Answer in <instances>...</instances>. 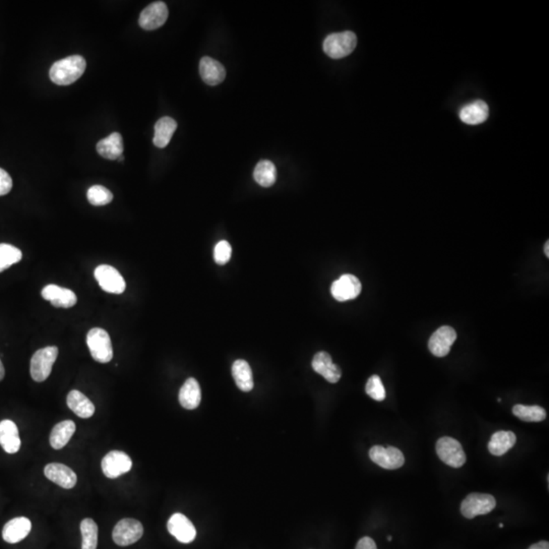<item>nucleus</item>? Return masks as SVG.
<instances>
[{
	"label": "nucleus",
	"mask_w": 549,
	"mask_h": 549,
	"mask_svg": "<svg viewBox=\"0 0 549 549\" xmlns=\"http://www.w3.org/2000/svg\"><path fill=\"white\" fill-rule=\"evenodd\" d=\"M13 188V179L8 172L0 168V197L8 195Z\"/></svg>",
	"instance_id": "c9c22d12"
},
{
	"label": "nucleus",
	"mask_w": 549,
	"mask_h": 549,
	"mask_svg": "<svg viewBox=\"0 0 549 549\" xmlns=\"http://www.w3.org/2000/svg\"><path fill=\"white\" fill-rule=\"evenodd\" d=\"M528 549H549V543L548 541H540L533 544Z\"/></svg>",
	"instance_id": "4c0bfd02"
},
{
	"label": "nucleus",
	"mask_w": 549,
	"mask_h": 549,
	"mask_svg": "<svg viewBox=\"0 0 549 549\" xmlns=\"http://www.w3.org/2000/svg\"><path fill=\"white\" fill-rule=\"evenodd\" d=\"M87 67L85 59L81 55H72L56 61L50 69V80L58 85H69L79 80Z\"/></svg>",
	"instance_id": "f257e3e1"
},
{
	"label": "nucleus",
	"mask_w": 549,
	"mask_h": 549,
	"mask_svg": "<svg viewBox=\"0 0 549 549\" xmlns=\"http://www.w3.org/2000/svg\"><path fill=\"white\" fill-rule=\"evenodd\" d=\"M97 151L105 159L117 160L124 154V138L120 133H113L97 144Z\"/></svg>",
	"instance_id": "412c9836"
},
{
	"label": "nucleus",
	"mask_w": 549,
	"mask_h": 549,
	"mask_svg": "<svg viewBox=\"0 0 549 549\" xmlns=\"http://www.w3.org/2000/svg\"><path fill=\"white\" fill-rule=\"evenodd\" d=\"M82 549H97L98 546V526L94 520L83 519L81 523Z\"/></svg>",
	"instance_id": "7c9ffc66"
},
{
	"label": "nucleus",
	"mask_w": 549,
	"mask_h": 549,
	"mask_svg": "<svg viewBox=\"0 0 549 549\" xmlns=\"http://www.w3.org/2000/svg\"><path fill=\"white\" fill-rule=\"evenodd\" d=\"M44 474L48 480L65 489H74L78 481L76 474L67 465L60 463H50L44 469Z\"/></svg>",
	"instance_id": "2eb2a0df"
},
{
	"label": "nucleus",
	"mask_w": 549,
	"mask_h": 549,
	"mask_svg": "<svg viewBox=\"0 0 549 549\" xmlns=\"http://www.w3.org/2000/svg\"><path fill=\"white\" fill-rule=\"evenodd\" d=\"M4 375H6V370H4L3 364H2L1 360H0V382L3 379Z\"/></svg>",
	"instance_id": "58836bf2"
},
{
	"label": "nucleus",
	"mask_w": 549,
	"mask_h": 549,
	"mask_svg": "<svg viewBox=\"0 0 549 549\" xmlns=\"http://www.w3.org/2000/svg\"><path fill=\"white\" fill-rule=\"evenodd\" d=\"M22 258L23 254L19 248L6 243H0V273L21 261Z\"/></svg>",
	"instance_id": "2f4dec72"
},
{
	"label": "nucleus",
	"mask_w": 549,
	"mask_h": 549,
	"mask_svg": "<svg viewBox=\"0 0 549 549\" xmlns=\"http://www.w3.org/2000/svg\"><path fill=\"white\" fill-rule=\"evenodd\" d=\"M67 402L69 409L81 418H90L95 413V406L91 400L80 391L74 390L69 392Z\"/></svg>",
	"instance_id": "b1692460"
},
{
	"label": "nucleus",
	"mask_w": 549,
	"mask_h": 549,
	"mask_svg": "<svg viewBox=\"0 0 549 549\" xmlns=\"http://www.w3.org/2000/svg\"><path fill=\"white\" fill-rule=\"evenodd\" d=\"M42 296L44 300L51 302L54 306L63 309H69L78 302L76 294L72 290L54 284L47 285L42 290Z\"/></svg>",
	"instance_id": "f3484780"
},
{
	"label": "nucleus",
	"mask_w": 549,
	"mask_h": 549,
	"mask_svg": "<svg viewBox=\"0 0 549 549\" xmlns=\"http://www.w3.org/2000/svg\"><path fill=\"white\" fill-rule=\"evenodd\" d=\"M199 74L206 85H217L225 80L226 70L219 61L206 56L199 63Z\"/></svg>",
	"instance_id": "aec40b11"
},
{
	"label": "nucleus",
	"mask_w": 549,
	"mask_h": 549,
	"mask_svg": "<svg viewBox=\"0 0 549 549\" xmlns=\"http://www.w3.org/2000/svg\"><path fill=\"white\" fill-rule=\"evenodd\" d=\"M22 441L19 429L14 421L2 420L0 423V445L8 454H15L21 449Z\"/></svg>",
	"instance_id": "6ab92c4d"
},
{
	"label": "nucleus",
	"mask_w": 549,
	"mask_h": 549,
	"mask_svg": "<svg viewBox=\"0 0 549 549\" xmlns=\"http://www.w3.org/2000/svg\"><path fill=\"white\" fill-rule=\"evenodd\" d=\"M202 401L201 386L197 379L190 377L180 388L179 403L188 410L197 409Z\"/></svg>",
	"instance_id": "4be33fe9"
},
{
	"label": "nucleus",
	"mask_w": 549,
	"mask_h": 549,
	"mask_svg": "<svg viewBox=\"0 0 549 549\" xmlns=\"http://www.w3.org/2000/svg\"><path fill=\"white\" fill-rule=\"evenodd\" d=\"M31 529H32V523L28 518H15L4 525L2 529V538L8 543H17L30 534Z\"/></svg>",
	"instance_id": "a211bd4d"
},
{
	"label": "nucleus",
	"mask_w": 549,
	"mask_h": 549,
	"mask_svg": "<svg viewBox=\"0 0 549 549\" xmlns=\"http://www.w3.org/2000/svg\"><path fill=\"white\" fill-rule=\"evenodd\" d=\"M366 392L370 398L375 401H384L386 399V390L383 382L379 375H372L370 377L366 386Z\"/></svg>",
	"instance_id": "72a5a7b5"
},
{
	"label": "nucleus",
	"mask_w": 549,
	"mask_h": 549,
	"mask_svg": "<svg viewBox=\"0 0 549 549\" xmlns=\"http://www.w3.org/2000/svg\"><path fill=\"white\" fill-rule=\"evenodd\" d=\"M544 254H546V256H549V243L546 241V247H544Z\"/></svg>",
	"instance_id": "ea45409f"
},
{
	"label": "nucleus",
	"mask_w": 549,
	"mask_h": 549,
	"mask_svg": "<svg viewBox=\"0 0 549 549\" xmlns=\"http://www.w3.org/2000/svg\"><path fill=\"white\" fill-rule=\"evenodd\" d=\"M370 458L375 464L388 470L399 469L405 463L403 453L395 447L375 445L370 449Z\"/></svg>",
	"instance_id": "9d476101"
},
{
	"label": "nucleus",
	"mask_w": 549,
	"mask_h": 549,
	"mask_svg": "<svg viewBox=\"0 0 549 549\" xmlns=\"http://www.w3.org/2000/svg\"><path fill=\"white\" fill-rule=\"evenodd\" d=\"M355 549H377V544L370 537H363L358 541Z\"/></svg>",
	"instance_id": "e433bc0d"
},
{
	"label": "nucleus",
	"mask_w": 549,
	"mask_h": 549,
	"mask_svg": "<svg viewBox=\"0 0 549 549\" xmlns=\"http://www.w3.org/2000/svg\"><path fill=\"white\" fill-rule=\"evenodd\" d=\"M168 15V8L164 2H153L140 13L138 24L144 30H156L166 23Z\"/></svg>",
	"instance_id": "f8f14e48"
},
{
	"label": "nucleus",
	"mask_w": 549,
	"mask_h": 549,
	"mask_svg": "<svg viewBox=\"0 0 549 549\" xmlns=\"http://www.w3.org/2000/svg\"><path fill=\"white\" fill-rule=\"evenodd\" d=\"M232 248L228 241L222 240L217 243L214 250L215 261L220 265H226L231 258Z\"/></svg>",
	"instance_id": "f704fd0d"
},
{
	"label": "nucleus",
	"mask_w": 549,
	"mask_h": 549,
	"mask_svg": "<svg viewBox=\"0 0 549 549\" xmlns=\"http://www.w3.org/2000/svg\"><path fill=\"white\" fill-rule=\"evenodd\" d=\"M87 344L92 357L100 363H108L113 358L111 339L105 329H90L87 335Z\"/></svg>",
	"instance_id": "20e7f679"
},
{
	"label": "nucleus",
	"mask_w": 549,
	"mask_h": 549,
	"mask_svg": "<svg viewBox=\"0 0 549 549\" xmlns=\"http://www.w3.org/2000/svg\"><path fill=\"white\" fill-rule=\"evenodd\" d=\"M167 528L169 533L174 536L181 543H190L195 539L197 530L190 520L182 514L177 513L171 516Z\"/></svg>",
	"instance_id": "4468645a"
},
{
	"label": "nucleus",
	"mask_w": 549,
	"mask_h": 549,
	"mask_svg": "<svg viewBox=\"0 0 549 549\" xmlns=\"http://www.w3.org/2000/svg\"><path fill=\"white\" fill-rule=\"evenodd\" d=\"M87 197L91 205L102 206L111 203L112 199H113V195L105 186H93L88 190Z\"/></svg>",
	"instance_id": "473e14b6"
},
{
	"label": "nucleus",
	"mask_w": 549,
	"mask_h": 549,
	"mask_svg": "<svg viewBox=\"0 0 549 549\" xmlns=\"http://www.w3.org/2000/svg\"><path fill=\"white\" fill-rule=\"evenodd\" d=\"M513 414L526 423H540L546 418V411L540 406L518 404L513 407Z\"/></svg>",
	"instance_id": "c756f323"
},
{
	"label": "nucleus",
	"mask_w": 549,
	"mask_h": 549,
	"mask_svg": "<svg viewBox=\"0 0 549 549\" xmlns=\"http://www.w3.org/2000/svg\"><path fill=\"white\" fill-rule=\"evenodd\" d=\"M232 375L237 386L243 392H250L254 388V377L249 364L245 360L238 359L232 366Z\"/></svg>",
	"instance_id": "cd10ccee"
},
{
	"label": "nucleus",
	"mask_w": 549,
	"mask_h": 549,
	"mask_svg": "<svg viewBox=\"0 0 549 549\" xmlns=\"http://www.w3.org/2000/svg\"><path fill=\"white\" fill-rule=\"evenodd\" d=\"M489 108L484 101H475L463 107L460 111V118L463 122L469 125L482 124L489 118Z\"/></svg>",
	"instance_id": "5701e85b"
},
{
	"label": "nucleus",
	"mask_w": 549,
	"mask_h": 549,
	"mask_svg": "<svg viewBox=\"0 0 549 549\" xmlns=\"http://www.w3.org/2000/svg\"><path fill=\"white\" fill-rule=\"evenodd\" d=\"M58 357V348L55 346L39 349L31 359V375L37 383H42L49 377L54 362Z\"/></svg>",
	"instance_id": "7ed1b4c3"
},
{
	"label": "nucleus",
	"mask_w": 549,
	"mask_h": 549,
	"mask_svg": "<svg viewBox=\"0 0 549 549\" xmlns=\"http://www.w3.org/2000/svg\"><path fill=\"white\" fill-rule=\"evenodd\" d=\"M103 473L110 480H115L131 471L133 461L129 454L122 451H111L103 458L101 463Z\"/></svg>",
	"instance_id": "6e6552de"
},
{
	"label": "nucleus",
	"mask_w": 549,
	"mask_h": 549,
	"mask_svg": "<svg viewBox=\"0 0 549 549\" xmlns=\"http://www.w3.org/2000/svg\"><path fill=\"white\" fill-rule=\"evenodd\" d=\"M254 180L263 188L273 186L277 179V170L274 165L269 160L259 162L254 172Z\"/></svg>",
	"instance_id": "c85d7f7f"
},
{
	"label": "nucleus",
	"mask_w": 549,
	"mask_h": 549,
	"mask_svg": "<svg viewBox=\"0 0 549 549\" xmlns=\"http://www.w3.org/2000/svg\"><path fill=\"white\" fill-rule=\"evenodd\" d=\"M388 541H392V540H393L392 536H388Z\"/></svg>",
	"instance_id": "79ce46f5"
},
{
	"label": "nucleus",
	"mask_w": 549,
	"mask_h": 549,
	"mask_svg": "<svg viewBox=\"0 0 549 549\" xmlns=\"http://www.w3.org/2000/svg\"><path fill=\"white\" fill-rule=\"evenodd\" d=\"M357 45V35L350 31L329 35L324 41L325 54L334 59L343 58L354 51Z\"/></svg>",
	"instance_id": "f03ea898"
},
{
	"label": "nucleus",
	"mask_w": 549,
	"mask_h": 549,
	"mask_svg": "<svg viewBox=\"0 0 549 549\" xmlns=\"http://www.w3.org/2000/svg\"><path fill=\"white\" fill-rule=\"evenodd\" d=\"M177 129V122L173 118L165 116L161 120H158L155 124V136H154L153 142L158 148L163 149L168 146L173 133Z\"/></svg>",
	"instance_id": "393cba45"
},
{
	"label": "nucleus",
	"mask_w": 549,
	"mask_h": 549,
	"mask_svg": "<svg viewBox=\"0 0 549 549\" xmlns=\"http://www.w3.org/2000/svg\"><path fill=\"white\" fill-rule=\"evenodd\" d=\"M144 534L142 523L136 519H122L114 527L112 537L120 546H129L136 543Z\"/></svg>",
	"instance_id": "0eeeda50"
},
{
	"label": "nucleus",
	"mask_w": 549,
	"mask_h": 549,
	"mask_svg": "<svg viewBox=\"0 0 549 549\" xmlns=\"http://www.w3.org/2000/svg\"><path fill=\"white\" fill-rule=\"evenodd\" d=\"M495 506V498L491 494L470 493L461 505V513L467 519H473L476 516L491 513Z\"/></svg>",
	"instance_id": "423d86ee"
},
{
	"label": "nucleus",
	"mask_w": 549,
	"mask_h": 549,
	"mask_svg": "<svg viewBox=\"0 0 549 549\" xmlns=\"http://www.w3.org/2000/svg\"><path fill=\"white\" fill-rule=\"evenodd\" d=\"M516 441L517 438L513 432L500 430L491 436L489 443V451L493 456H502L515 445Z\"/></svg>",
	"instance_id": "bb28decb"
},
{
	"label": "nucleus",
	"mask_w": 549,
	"mask_h": 549,
	"mask_svg": "<svg viewBox=\"0 0 549 549\" xmlns=\"http://www.w3.org/2000/svg\"><path fill=\"white\" fill-rule=\"evenodd\" d=\"M457 339L456 331L452 327L443 326L434 331L428 342V349L436 357H445L451 351Z\"/></svg>",
	"instance_id": "ddd939ff"
},
{
	"label": "nucleus",
	"mask_w": 549,
	"mask_h": 549,
	"mask_svg": "<svg viewBox=\"0 0 549 549\" xmlns=\"http://www.w3.org/2000/svg\"><path fill=\"white\" fill-rule=\"evenodd\" d=\"M74 432H76V423L74 421L65 420L57 423L50 434V445L55 450L63 449L69 443Z\"/></svg>",
	"instance_id": "a878e982"
},
{
	"label": "nucleus",
	"mask_w": 549,
	"mask_h": 549,
	"mask_svg": "<svg viewBox=\"0 0 549 549\" xmlns=\"http://www.w3.org/2000/svg\"><path fill=\"white\" fill-rule=\"evenodd\" d=\"M361 289V283L357 277L354 274H345L331 284V293L338 302H347V300H355L359 295Z\"/></svg>",
	"instance_id": "9b49d317"
},
{
	"label": "nucleus",
	"mask_w": 549,
	"mask_h": 549,
	"mask_svg": "<svg viewBox=\"0 0 549 549\" xmlns=\"http://www.w3.org/2000/svg\"><path fill=\"white\" fill-rule=\"evenodd\" d=\"M436 454L448 466L460 468L466 463V454L457 439L443 436L436 443Z\"/></svg>",
	"instance_id": "39448f33"
},
{
	"label": "nucleus",
	"mask_w": 549,
	"mask_h": 549,
	"mask_svg": "<svg viewBox=\"0 0 549 549\" xmlns=\"http://www.w3.org/2000/svg\"><path fill=\"white\" fill-rule=\"evenodd\" d=\"M95 278L101 288L113 294L124 293L126 284L124 277L115 268L108 265H101L96 268Z\"/></svg>",
	"instance_id": "1a4fd4ad"
},
{
	"label": "nucleus",
	"mask_w": 549,
	"mask_h": 549,
	"mask_svg": "<svg viewBox=\"0 0 549 549\" xmlns=\"http://www.w3.org/2000/svg\"><path fill=\"white\" fill-rule=\"evenodd\" d=\"M311 364H313V370L318 375H322L329 383L336 384L341 379V368L333 363L331 355L325 351L316 353Z\"/></svg>",
	"instance_id": "dca6fc26"
},
{
	"label": "nucleus",
	"mask_w": 549,
	"mask_h": 549,
	"mask_svg": "<svg viewBox=\"0 0 549 549\" xmlns=\"http://www.w3.org/2000/svg\"><path fill=\"white\" fill-rule=\"evenodd\" d=\"M504 527V524H500V528H502Z\"/></svg>",
	"instance_id": "37998d69"
},
{
	"label": "nucleus",
	"mask_w": 549,
	"mask_h": 549,
	"mask_svg": "<svg viewBox=\"0 0 549 549\" xmlns=\"http://www.w3.org/2000/svg\"><path fill=\"white\" fill-rule=\"evenodd\" d=\"M117 160H118V161H120V162L124 161V156H120V157L118 158Z\"/></svg>",
	"instance_id": "a19ab883"
}]
</instances>
